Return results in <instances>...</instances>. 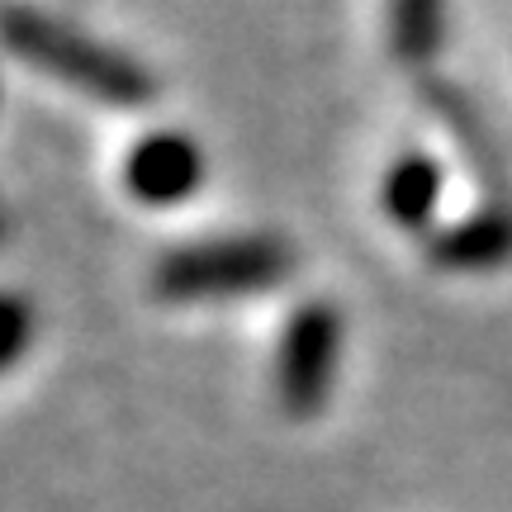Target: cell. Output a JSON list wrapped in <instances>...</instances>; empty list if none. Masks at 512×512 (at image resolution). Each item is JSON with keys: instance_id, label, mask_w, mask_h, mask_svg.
<instances>
[{"instance_id": "obj_1", "label": "cell", "mask_w": 512, "mask_h": 512, "mask_svg": "<svg viewBox=\"0 0 512 512\" xmlns=\"http://www.w3.org/2000/svg\"><path fill=\"white\" fill-rule=\"evenodd\" d=\"M0 43L15 57L34 62L57 81H67L91 100H110V105H138L152 95V76L133 62V57L100 48L86 34H76L72 24L29 10V5H0Z\"/></svg>"}, {"instance_id": "obj_2", "label": "cell", "mask_w": 512, "mask_h": 512, "mask_svg": "<svg viewBox=\"0 0 512 512\" xmlns=\"http://www.w3.org/2000/svg\"><path fill=\"white\" fill-rule=\"evenodd\" d=\"M294 271V252L280 238L195 242L162 256L152 290L162 299H219V294L275 290Z\"/></svg>"}, {"instance_id": "obj_3", "label": "cell", "mask_w": 512, "mask_h": 512, "mask_svg": "<svg viewBox=\"0 0 512 512\" xmlns=\"http://www.w3.org/2000/svg\"><path fill=\"white\" fill-rule=\"evenodd\" d=\"M337 351H342V318L323 299L304 304L285 323L280 356H275V394L290 418H313L323 408L332 370H337Z\"/></svg>"}, {"instance_id": "obj_4", "label": "cell", "mask_w": 512, "mask_h": 512, "mask_svg": "<svg viewBox=\"0 0 512 512\" xmlns=\"http://www.w3.org/2000/svg\"><path fill=\"white\" fill-rule=\"evenodd\" d=\"M124 181L133 200L143 204H181L190 200L204 181V152L185 133H147L143 143L128 152Z\"/></svg>"}, {"instance_id": "obj_5", "label": "cell", "mask_w": 512, "mask_h": 512, "mask_svg": "<svg viewBox=\"0 0 512 512\" xmlns=\"http://www.w3.org/2000/svg\"><path fill=\"white\" fill-rule=\"evenodd\" d=\"M441 271H498L512 261V209H479L432 238Z\"/></svg>"}, {"instance_id": "obj_6", "label": "cell", "mask_w": 512, "mask_h": 512, "mask_svg": "<svg viewBox=\"0 0 512 512\" xmlns=\"http://www.w3.org/2000/svg\"><path fill=\"white\" fill-rule=\"evenodd\" d=\"M441 204V166L432 157H403L394 162V171L384 176V209H389V219L403 223L408 233H422L432 214H437Z\"/></svg>"}, {"instance_id": "obj_7", "label": "cell", "mask_w": 512, "mask_h": 512, "mask_svg": "<svg viewBox=\"0 0 512 512\" xmlns=\"http://www.w3.org/2000/svg\"><path fill=\"white\" fill-rule=\"evenodd\" d=\"M441 48V0H389V53L403 67H427Z\"/></svg>"}, {"instance_id": "obj_8", "label": "cell", "mask_w": 512, "mask_h": 512, "mask_svg": "<svg viewBox=\"0 0 512 512\" xmlns=\"http://www.w3.org/2000/svg\"><path fill=\"white\" fill-rule=\"evenodd\" d=\"M29 332H34V313L24 299L15 294H0V370L15 366L24 347H29Z\"/></svg>"}]
</instances>
